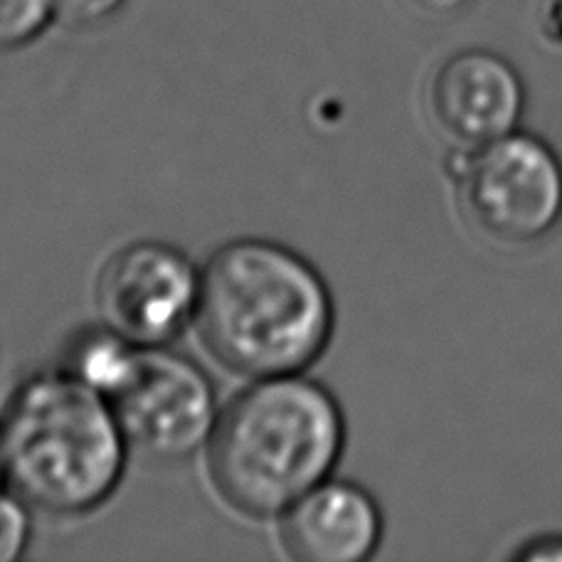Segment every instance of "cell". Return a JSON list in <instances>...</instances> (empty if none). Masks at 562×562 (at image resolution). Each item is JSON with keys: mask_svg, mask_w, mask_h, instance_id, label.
Listing matches in <instances>:
<instances>
[{"mask_svg": "<svg viewBox=\"0 0 562 562\" xmlns=\"http://www.w3.org/2000/svg\"><path fill=\"white\" fill-rule=\"evenodd\" d=\"M53 15V0H0V53L33 43Z\"/></svg>", "mask_w": 562, "mask_h": 562, "instance_id": "cell-10", "label": "cell"}, {"mask_svg": "<svg viewBox=\"0 0 562 562\" xmlns=\"http://www.w3.org/2000/svg\"><path fill=\"white\" fill-rule=\"evenodd\" d=\"M200 338L245 378L304 373L324 356L336 306L318 269L286 245L243 237L200 267Z\"/></svg>", "mask_w": 562, "mask_h": 562, "instance_id": "cell-1", "label": "cell"}, {"mask_svg": "<svg viewBox=\"0 0 562 562\" xmlns=\"http://www.w3.org/2000/svg\"><path fill=\"white\" fill-rule=\"evenodd\" d=\"M279 533L299 562H363L383 540V510L363 486L326 479L281 514Z\"/></svg>", "mask_w": 562, "mask_h": 562, "instance_id": "cell-8", "label": "cell"}, {"mask_svg": "<svg viewBox=\"0 0 562 562\" xmlns=\"http://www.w3.org/2000/svg\"><path fill=\"white\" fill-rule=\"evenodd\" d=\"M33 536L30 506L13 491H0V562H15L25 555Z\"/></svg>", "mask_w": 562, "mask_h": 562, "instance_id": "cell-11", "label": "cell"}, {"mask_svg": "<svg viewBox=\"0 0 562 562\" xmlns=\"http://www.w3.org/2000/svg\"><path fill=\"white\" fill-rule=\"evenodd\" d=\"M514 562H562V536H540L520 546L514 555Z\"/></svg>", "mask_w": 562, "mask_h": 562, "instance_id": "cell-13", "label": "cell"}, {"mask_svg": "<svg viewBox=\"0 0 562 562\" xmlns=\"http://www.w3.org/2000/svg\"><path fill=\"white\" fill-rule=\"evenodd\" d=\"M5 488V464H3V449H0V491Z\"/></svg>", "mask_w": 562, "mask_h": 562, "instance_id": "cell-15", "label": "cell"}, {"mask_svg": "<svg viewBox=\"0 0 562 562\" xmlns=\"http://www.w3.org/2000/svg\"><path fill=\"white\" fill-rule=\"evenodd\" d=\"M126 0H53L55 15L72 27H94L114 18Z\"/></svg>", "mask_w": 562, "mask_h": 562, "instance_id": "cell-12", "label": "cell"}, {"mask_svg": "<svg viewBox=\"0 0 562 562\" xmlns=\"http://www.w3.org/2000/svg\"><path fill=\"white\" fill-rule=\"evenodd\" d=\"M5 488L49 516H85L112 498L128 441L109 400L67 368L27 375L0 415Z\"/></svg>", "mask_w": 562, "mask_h": 562, "instance_id": "cell-3", "label": "cell"}, {"mask_svg": "<svg viewBox=\"0 0 562 562\" xmlns=\"http://www.w3.org/2000/svg\"><path fill=\"white\" fill-rule=\"evenodd\" d=\"M109 405L128 447L166 464L207 447L220 415L213 380L168 346H138L132 373Z\"/></svg>", "mask_w": 562, "mask_h": 562, "instance_id": "cell-5", "label": "cell"}, {"mask_svg": "<svg viewBox=\"0 0 562 562\" xmlns=\"http://www.w3.org/2000/svg\"><path fill=\"white\" fill-rule=\"evenodd\" d=\"M447 170L461 213L491 243L533 247L562 223V160L546 138L518 128L486 146H459Z\"/></svg>", "mask_w": 562, "mask_h": 562, "instance_id": "cell-4", "label": "cell"}, {"mask_svg": "<svg viewBox=\"0 0 562 562\" xmlns=\"http://www.w3.org/2000/svg\"><path fill=\"white\" fill-rule=\"evenodd\" d=\"M437 128L461 148H479L518 132L528 92L518 67L484 47L449 55L427 92Z\"/></svg>", "mask_w": 562, "mask_h": 562, "instance_id": "cell-7", "label": "cell"}, {"mask_svg": "<svg viewBox=\"0 0 562 562\" xmlns=\"http://www.w3.org/2000/svg\"><path fill=\"white\" fill-rule=\"evenodd\" d=\"M346 447L338 400L301 373L259 378L217 415L207 467L217 494L249 518H274L330 479Z\"/></svg>", "mask_w": 562, "mask_h": 562, "instance_id": "cell-2", "label": "cell"}, {"mask_svg": "<svg viewBox=\"0 0 562 562\" xmlns=\"http://www.w3.org/2000/svg\"><path fill=\"white\" fill-rule=\"evenodd\" d=\"M200 269L178 247L144 239L106 259L97 279L104 326L134 346H170L195 321Z\"/></svg>", "mask_w": 562, "mask_h": 562, "instance_id": "cell-6", "label": "cell"}, {"mask_svg": "<svg viewBox=\"0 0 562 562\" xmlns=\"http://www.w3.org/2000/svg\"><path fill=\"white\" fill-rule=\"evenodd\" d=\"M136 350L138 346H134L124 336H119L109 326L85 330L77 338V344L69 348L65 368L75 378L82 380L85 385L97 390L99 395L109 400L122 387L126 375L132 373Z\"/></svg>", "mask_w": 562, "mask_h": 562, "instance_id": "cell-9", "label": "cell"}, {"mask_svg": "<svg viewBox=\"0 0 562 562\" xmlns=\"http://www.w3.org/2000/svg\"><path fill=\"white\" fill-rule=\"evenodd\" d=\"M407 3L427 15H449L464 8L469 0H407Z\"/></svg>", "mask_w": 562, "mask_h": 562, "instance_id": "cell-14", "label": "cell"}]
</instances>
